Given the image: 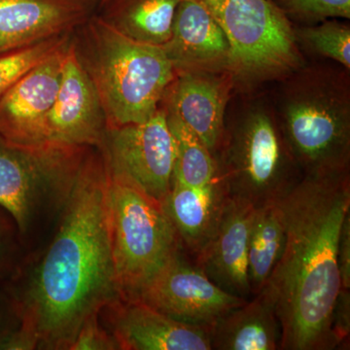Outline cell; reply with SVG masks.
Returning a JSON list of instances; mask_svg holds the SVG:
<instances>
[{"label":"cell","mask_w":350,"mask_h":350,"mask_svg":"<svg viewBox=\"0 0 350 350\" xmlns=\"http://www.w3.org/2000/svg\"><path fill=\"white\" fill-rule=\"evenodd\" d=\"M165 117L174 140V180L195 188L204 187L217 180L213 154L176 116L165 112Z\"/></svg>","instance_id":"7402d4cb"},{"label":"cell","mask_w":350,"mask_h":350,"mask_svg":"<svg viewBox=\"0 0 350 350\" xmlns=\"http://www.w3.org/2000/svg\"><path fill=\"white\" fill-rule=\"evenodd\" d=\"M107 131L98 91L82 66L71 36L56 100L46 120L48 144L100 147Z\"/></svg>","instance_id":"7c38bea8"},{"label":"cell","mask_w":350,"mask_h":350,"mask_svg":"<svg viewBox=\"0 0 350 350\" xmlns=\"http://www.w3.org/2000/svg\"><path fill=\"white\" fill-rule=\"evenodd\" d=\"M140 300L170 319L189 325L209 327L245 299L221 289L180 250L142 290Z\"/></svg>","instance_id":"30bf717a"},{"label":"cell","mask_w":350,"mask_h":350,"mask_svg":"<svg viewBox=\"0 0 350 350\" xmlns=\"http://www.w3.org/2000/svg\"><path fill=\"white\" fill-rule=\"evenodd\" d=\"M280 338L275 298L267 286L211 327V350H276Z\"/></svg>","instance_id":"ac0fdd59"},{"label":"cell","mask_w":350,"mask_h":350,"mask_svg":"<svg viewBox=\"0 0 350 350\" xmlns=\"http://www.w3.org/2000/svg\"><path fill=\"white\" fill-rule=\"evenodd\" d=\"M100 0H0V56L75 31Z\"/></svg>","instance_id":"2e32d148"},{"label":"cell","mask_w":350,"mask_h":350,"mask_svg":"<svg viewBox=\"0 0 350 350\" xmlns=\"http://www.w3.org/2000/svg\"><path fill=\"white\" fill-rule=\"evenodd\" d=\"M234 90L230 72L177 73L161 107L183 122L214 154Z\"/></svg>","instance_id":"9a60e30c"},{"label":"cell","mask_w":350,"mask_h":350,"mask_svg":"<svg viewBox=\"0 0 350 350\" xmlns=\"http://www.w3.org/2000/svg\"><path fill=\"white\" fill-rule=\"evenodd\" d=\"M72 32L54 36L23 49L0 56V98L14 83L49 56L59 46L70 38Z\"/></svg>","instance_id":"cb8c5ba5"},{"label":"cell","mask_w":350,"mask_h":350,"mask_svg":"<svg viewBox=\"0 0 350 350\" xmlns=\"http://www.w3.org/2000/svg\"><path fill=\"white\" fill-rule=\"evenodd\" d=\"M16 227L12 218L0 208V275L9 271L13 264L15 255V231Z\"/></svg>","instance_id":"83f0119b"},{"label":"cell","mask_w":350,"mask_h":350,"mask_svg":"<svg viewBox=\"0 0 350 350\" xmlns=\"http://www.w3.org/2000/svg\"><path fill=\"white\" fill-rule=\"evenodd\" d=\"M255 207L227 196L213 231L199 252L196 265L228 293L248 300V239Z\"/></svg>","instance_id":"4fadbf2b"},{"label":"cell","mask_w":350,"mask_h":350,"mask_svg":"<svg viewBox=\"0 0 350 350\" xmlns=\"http://www.w3.org/2000/svg\"><path fill=\"white\" fill-rule=\"evenodd\" d=\"M267 91L304 175L350 170L349 69L326 59H306Z\"/></svg>","instance_id":"3957f363"},{"label":"cell","mask_w":350,"mask_h":350,"mask_svg":"<svg viewBox=\"0 0 350 350\" xmlns=\"http://www.w3.org/2000/svg\"><path fill=\"white\" fill-rule=\"evenodd\" d=\"M286 229L280 202L256 207L248 239V280L253 295L268 283L282 257Z\"/></svg>","instance_id":"44dd1931"},{"label":"cell","mask_w":350,"mask_h":350,"mask_svg":"<svg viewBox=\"0 0 350 350\" xmlns=\"http://www.w3.org/2000/svg\"><path fill=\"white\" fill-rule=\"evenodd\" d=\"M108 172L100 147L88 149L54 238L20 289L12 349H70L92 315L120 297L107 218Z\"/></svg>","instance_id":"6da1fadb"},{"label":"cell","mask_w":350,"mask_h":350,"mask_svg":"<svg viewBox=\"0 0 350 350\" xmlns=\"http://www.w3.org/2000/svg\"><path fill=\"white\" fill-rule=\"evenodd\" d=\"M295 42L306 59H326L350 70V25L329 19L315 25H293Z\"/></svg>","instance_id":"603a6c76"},{"label":"cell","mask_w":350,"mask_h":350,"mask_svg":"<svg viewBox=\"0 0 350 350\" xmlns=\"http://www.w3.org/2000/svg\"><path fill=\"white\" fill-rule=\"evenodd\" d=\"M338 267L340 271V291L350 292V213L345 216L340 230Z\"/></svg>","instance_id":"f1b7e54d"},{"label":"cell","mask_w":350,"mask_h":350,"mask_svg":"<svg viewBox=\"0 0 350 350\" xmlns=\"http://www.w3.org/2000/svg\"><path fill=\"white\" fill-rule=\"evenodd\" d=\"M100 148L108 174L162 204L175 163L174 140L162 107L144 123L107 129Z\"/></svg>","instance_id":"9c48e42d"},{"label":"cell","mask_w":350,"mask_h":350,"mask_svg":"<svg viewBox=\"0 0 350 350\" xmlns=\"http://www.w3.org/2000/svg\"><path fill=\"white\" fill-rule=\"evenodd\" d=\"M100 313L92 315L84 322L70 350H115L121 349L118 342L109 330L103 328L100 322Z\"/></svg>","instance_id":"484cf974"},{"label":"cell","mask_w":350,"mask_h":350,"mask_svg":"<svg viewBox=\"0 0 350 350\" xmlns=\"http://www.w3.org/2000/svg\"><path fill=\"white\" fill-rule=\"evenodd\" d=\"M220 25L232 50L234 92L266 89L305 64L293 24L271 0H194Z\"/></svg>","instance_id":"8992f818"},{"label":"cell","mask_w":350,"mask_h":350,"mask_svg":"<svg viewBox=\"0 0 350 350\" xmlns=\"http://www.w3.org/2000/svg\"><path fill=\"white\" fill-rule=\"evenodd\" d=\"M76 53L105 110L107 129L148 121L175 72L162 46L137 42L96 14L72 32Z\"/></svg>","instance_id":"5b68a950"},{"label":"cell","mask_w":350,"mask_h":350,"mask_svg":"<svg viewBox=\"0 0 350 350\" xmlns=\"http://www.w3.org/2000/svg\"><path fill=\"white\" fill-rule=\"evenodd\" d=\"M89 148L15 146L0 137V208L27 238L61 213Z\"/></svg>","instance_id":"ba28073f"},{"label":"cell","mask_w":350,"mask_h":350,"mask_svg":"<svg viewBox=\"0 0 350 350\" xmlns=\"http://www.w3.org/2000/svg\"><path fill=\"white\" fill-rule=\"evenodd\" d=\"M103 310L121 350H211L209 327L176 321L142 301L120 298Z\"/></svg>","instance_id":"5bb4252c"},{"label":"cell","mask_w":350,"mask_h":350,"mask_svg":"<svg viewBox=\"0 0 350 350\" xmlns=\"http://www.w3.org/2000/svg\"><path fill=\"white\" fill-rule=\"evenodd\" d=\"M271 1H273V2H275V0H271Z\"/></svg>","instance_id":"f546056e"},{"label":"cell","mask_w":350,"mask_h":350,"mask_svg":"<svg viewBox=\"0 0 350 350\" xmlns=\"http://www.w3.org/2000/svg\"><path fill=\"white\" fill-rule=\"evenodd\" d=\"M181 0H100L96 16L137 42L163 46Z\"/></svg>","instance_id":"ffe728a7"},{"label":"cell","mask_w":350,"mask_h":350,"mask_svg":"<svg viewBox=\"0 0 350 350\" xmlns=\"http://www.w3.org/2000/svg\"><path fill=\"white\" fill-rule=\"evenodd\" d=\"M284 250L266 286L282 328L280 349L333 350V315L340 293L338 241L350 213V170L304 175L280 200Z\"/></svg>","instance_id":"7a4b0ae2"},{"label":"cell","mask_w":350,"mask_h":350,"mask_svg":"<svg viewBox=\"0 0 350 350\" xmlns=\"http://www.w3.org/2000/svg\"><path fill=\"white\" fill-rule=\"evenodd\" d=\"M107 218L120 297L135 300L180 250V241L162 204L109 174Z\"/></svg>","instance_id":"52a82bcc"},{"label":"cell","mask_w":350,"mask_h":350,"mask_svg":"<svg viewBox=\"0 0 350 350\" xmlns=\"http://www.w3.org/2000/svg\"><path fill=\"white\" fill-rule=\"evenodd\" d=\"M275 3L293 25L350 19V0H275Z\"/></svg>","instance_id":"d4e9b609"},{"label":"cell","mask_w":350,"mask_h":350,"mask_svg":"<svg viewBox=\"0 0 350 350\" xmlns=\"http://www.w3.org/2000/svg\"><path fill=\"white\" fill-rule=\"evenodd\" d=\"M70 39L29 69L0 98V137L8 144L25 148L48 144L46 120L59 91Z\"/></svg>","instance_id":"8fae6325"},{"label":"cell","mask_w":350,"mask_h":350,"mask_svg":"<svg viewBox=\"0 0 350 350\" xmlns=\"http://www.w3.org/2000/svg\"><path fill=\"white\" fill-rule=\"evenodd\" d=\"M226 198L218 178L209 185L198 188L172 180L162 206L174 226L180 243L192 254H197L211 236Z\"/></svg>","instance_id":"d6986e66"},{"label":"cell","mask_w":350,"mask_h":350,"mask_svg":"<svg viewBox=\"0 0 350 350\" xmlns=\"http://www.w3.org/2000/svg\"><path fill=\"white\" fill-rule=\"evenodd\" d=\"M213 156L226 195L255 208L280 202L304 176L283 137L267 88L234 92Z\"/></svg>","instance_id":"277c9868"},{"label":"cell","mask_w":350,"mask_h":350,"mask_svg":"<svg viewBox=\"0 0 350 350\" xmlns=\"http://www.w3.org/2000/svg\"><path fill=\"white\" fill-rule=\"evenodd\" d=\"M21 323L19 308L11 289L0 286V349H12Z\"/></svg>","instance_id":"4316f807"},{"label":"cell","mask_w":350,"mask_h":350,"mask_svg":"<svg viewBox=\"0 0 350 350\" xmlns=\"http://www.w3.org/2000/svg\"><path fill=\"white\" fill-rule=\"evenodd\" d=\"M162 48L175 75L199 71L232 73L229 39L208 11L194 0L179 2L172 33Z\"/></svg>","instance_id":"e0dca14e"}]
</instances>
